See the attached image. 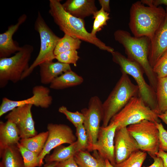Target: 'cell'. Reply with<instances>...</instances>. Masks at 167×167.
Instances as JSON below:
<instances>
[{
  "label": "cell",
  "mask_w": 167,
  "mask_h": 167,
  "mask_svg": "<svg viewBox=\"0 0 167 167\" xmlns=\"http://www.w3.org/2000/svg\"><path fill=\"white\" fill-rule=\"evenodd\" d=\"M60 0H49V13L54 22L64 34L92 44L100 49L111 54L113 48L107 45L96 36L88 32L84 19L76 17L67 12Z\"/></svg>",
  "instance_id": "obj_1"
},
{
  "label": "cell",
  "mask_w": 167,
  "mask_h": 167,
  "mask_svg": "<svg viewBox=\"0 0 167 167\" xmlns=\"http://www.w3.org/2000/svg\"><path fill=\"white\" fill-rule=\"evenodd\" d=\"M115 40L124 48L127 58L137 63L142 68L149 82L156 91L158 78L148 60L150 40L148 37H137L128 31L118 29L113 34Z\"/></svg>",
  "instance_id": "obj_2"
},
{
  "label": "cell",
  "mask_w": 167,
  "mask_h": 167,
  "mask_svg": "<svg viewBox=\"0 0 167 167\" xmlns=\"http://www.w3.org/2000/svg\"><path fill=\"white\" fill-rule=\"evenodd\" d=\"M165 9L161 6H145L140 1L133 3L130 11L129 27L134 36L151 39L164 21Z\"/></svg>",
  "instance_id": "obj_3"
},
{
  "label": "cell",
  "mask_w": 167,
  "mask_h": 167,
  "mask_svg": "<svg viewBox=\"0 0 167 167\" xmlns=\"http://www.w3.org/2000/svg\"><path fill=\"white\" fill-rule=\"evenodd\" d=\"M139 96L137 85L134 84L128 75L124 72L106 99L102 103V126L109 124L111 119L133 97Z\"/></svg>",
  "instance_id": "obj_4"
},
{
  "label": "cell",
  "mask_w": 167,
  "mask_h": 167,
  "mask_svg": "<svg viewBox=\"0 0 167 167\" xmlns=\"http://www.w3.org/2000/svg\"><path fill=\"white\" fill-rule=\"evenodd\" d=\"M111 54L113 61L119 65L121 72L130 75L135 80L139 88V96L147 106L158 114L156 92L145 80L144 73L141 67L118 51H114Z\"/></svg>",
  "instance_id": "obj_5"
},
{
  "label": "cell",
  "mask_w": 167,
  "mask_h": 167,
  "mask_svg": "<svg viewBox=\"0 0 167 167\" xmlns=\"http://www.w3.org/2000/svg\"><path fill=\"white\" fill-rule=\"evenodd\" d=\"M33 47L25 44L13 56L0 58V87H5L10 81L15 83L21 80L23 73L29 68Z\"/></svg>",
  "instance_id": "obj_6"
},
{
  "label": "cell",
  "mask_w": 167,
  "mask_h": 167,
  "mask_svg": "<svg viewBox=\"0 0 167 167\" xmlns=\"http://www.w3.org/2000/svg\"><path fill=\"white\" fill-rule=\"evenodd\" d=\"M144 120L160 122L157 113L147 106L142 99L138 96L132 98L113 117L110 122L116 124L117 128H120L127 127Z\"/></svg>",
  "instance_id": "obj_7"
},
{
  "label": "cell",
  "mask_w": 167,
  "mask_h": 167,
  "mask_svg": "<svg viewBox=\"0 0 167 167\" xmlns=\"http://www.w3.org/2000/svg\"><path fill=\"white\" fill-rule=\"evenodd\" d=\"M35 30L39 34L40 48L39 54L28 70L23 74L21 80L29 76L34 69L42 63L53 61L55 59L54 51L60 38L57 36L46 23L41 14L38 11L34 23Z\"/></svg>",
  "instance_id": "obj_8"
},
{
  "label": "cell",
  "mask_w": 167,
  "mask_h": 167,
  "mask_svg": "<svg viewBox=\"0 0 167 167\" xmlns=\"http://www.w3.org/2000/svg\"><path fill=\"white\" fill-rule=\"evenodd\" d=\"M141 150L151 156L159 150V131L156 123L146 120L127 127Z\"/></svg>",
  "instance_id": "obj_9"
},
{
  "label": "cell",
  "mask_w": 167,
  "mask_h": 167,
  "mask_svg": "<svg viewBox=\"0 0 167 167\" xmlns=\"http://www.w3.org/2000/svg\"><path fill=\"white\" fill-rule=\"evenodd\" d=\"M84 117L83 125L88 134L89 146L87 150L92 151L96 144L100 127V124L103 118L102 103L96 96L90 99L88 108L81 110Z\"/></svg>",
  "instance_id": "obj_10"
},
{
  "label": "cell",
  "mask_w": 167,
  "mask_h": 167,
  "mask_svg": "<svg viewBox=\"0 0 167 167\" xmlns=\"http://www.w3.org/2000/svg\"><path fill=\"white\" fill-rule=\"evenodd\" d=\"M47 128L48 137L43 150L38 156L39 167L44 164L43 159L52 149L63 144H71L77 140L71 128L66 124L49 123Z\"/></svg>",
  "instance_id": "obj_11"
},
{
  "label": "cell",
  "mask_w": 167,
  "mask_h": 167,
  "mask_svg": "<svg viewBox=\"0 0 167 167\" xmlns=\"http://www.w3.org/2000/svg\"><path fill=\"white\" fill-rule=\"evenodd\" d=\"M33 96L22 100L13 101L3 97L0 106V117L19 106L31 105L42 108H48L52 103L53 98L50 95V90L42 85L34 86L32 90Z\"/></svg>",
  "instance_id": "obj_12"
},
{
  "label": "cell",
  "mask_w": 167,
  "mask_h": 167,
  "mask_svg": "<svg viewBox=\"0 0 167 167\" xmlns=\"http://www.w3.org/2000/svg\"><path fill=\"white\" fill-rule=\"evenodd\" d=\"M32 106L31 105H26L18 107L5 117L7 120L15 125L21 139L32 137L37 134L31 112Z\"/></svg>",
  "instance_id": "obj_13"
},
{
  "label": "cell",
  "mask_w": 167,
  "mask_h": 167,
  "mask_svg": "<svg viewBox=\"0 0 167 167\" xmlns=\"http://www.w3.org/2000/svg\"><path fill=\"white\" fill-rule=\"evenodd\" d=\"M117 127V125L111 122L107 126H101L96 143L92 150L98 151L101 157L108 160L113 166L115 165L114 138Z\"/></svg>",
  "instance_id": "obj_14"
},
{
  "label": "cell",
  "mask_w": 167,
  "mask_h": 167,
  "mask_svg": "<svg viewBox=\"0 0 167 167\" xmlns=\"http://www.w3.org/2000/svg\"><path fill=\"white\" fill-rule=\"evenodd\" d=\"M139 150L137 143L128 131L127 127L117 128L114 138L115 164L122 162Z\"/></svg>",
  "instance_id": "obj_15"
},
{
  "label": "cell",
  "mask_w": 167,
  "mask_h": 167,
  "mask_svg": "<svg viewBox=\"0 0 167 167\" xmlns=\"http://www.w3.org/2000/svg\"><path fill=\"white\" fill-rule=\"evenodd\" d=\"M165 19L153 37L150 40L148 60L151 66L156 62L167 51V7Z\"/></svg>",
  "instance_id": "obj_16"
},
{
  "label": "cell",
  "mask_w": 167,
  "mask_h": 167,
  "mask_svg": "<svg viewBox=\"0 0 167 167\" xmlns=\"http://www.w3.org/2000/svg\"><path fill=\"white\" fill-rule=\"evenodd\" d=\"M27 19L26 14L22 15L18 19L16 24L9 26L7 30L0 34V58L10 57L21 49V47L14 42L12 37Z\"/></svg>",
  "instance_id": "obj_17"
},
{
  "label": "cell",
  "mask_w": 167,
  "mask_h": 167,
  "mask_svg": "<svg viewBox=\"0 0 167 167\" xmlns=\"http://www.w3.org/2000/svg\"><path fill=\"white\" fill-rule=\"evenodd\" d=\"M62 5L67 12L83 19L98 11L94 0H67Z\"/></svg>",
  "instance_id": "obj_18"
},
{
  "label": "cell",
  "mask_w": 167,
  "mask_h": 167,
  "mask_svg": "<svg viewBox=\"0 0 167 167\" xmlns=\"http://www.w3.org/2000/svg\"><path fill=\"white\" fill-rule=\"evenodd\" d=\"M39 66L41 82L44 84H50L58 77L67 71L71 70L70 64L58 61L45 62Z\"/></svg>",
  "instance_id": "obj_19"
},
{
  "label": "cell",
  "mask_w": 167,
  "mask_h": 167,
  "mask_svg": "<svg viewBox=\"0 0 167 167\" xmlns=\"http://www.w3.org/2000/svg\"><path fill=\"white\" fill-rule=\"evenodd\" d=\"M20 137L15 125L7 120L0 122V150L11 145H17Z\"/></svg>",
  "instance_id": "obj_20"
},
{
  "label": "cell",
  "mask_w": 167,
  "mask_h": 167,
  "mask_svg": "<svg viewBox=\"0 0 167 167\" xmlns=\"http://www.w3.org/2000/svg\"><path fill=\"white\" fill-rule=\"evenodd\" d=\"M0 163L4 167H25L23 158L17 145L0 150Z\"/></svg>",
  "instance_id": "obj_21"
},
{
  "label": "cell",
  "mask_w": 167,
  "mask_h": 167,
  "mask_svg": "<svg viewBox=\"0 0 167 167\" xmlns=\"http://www.w3.org/2000/svg\"><path fill=\"white\" fill-rule=\"evenodd\" d=\"M83 78L72 70L67 71L55 79L50 84V88L60 90L81 84Z\"/></svg>",
  "instance_id": "obj_22"
},
{
  "label": "cell",
  "mask_w": 167,
  "mask_h": 167,
  "mask_svg": "<svg viewBox=\"0 0 167 167\" xmlns=\"http://www.w3.org/2000/svg\"><path fill=\"white\" fill-rule=\"evenodd\" d=\"M94 151V156L86 150L76 152L74 158L79 167H106L105 160L99 155L97 151Z\"/></svg>",
  "instance_id": "obj_23"
},
{
  "label": "cell",
  "mask_w": 167,
  "mask_h": 167,
  "mask_svg": "<svg viewBox=\"0 0 167 167\" xmlns=\"http://www.w3.org/2000/svg\"><path fill=\"white\" fill-rule=\"evenodd\" d=\"M78 151L76 141L67 146L61 145L55 148L51 154L46 155L45 161L46 163L64 161L74 157Z\"/></svg>",
  "instance_id": "obj_24"
},
{
  "label": "cell",
  "mask_w": 167,
  "mask_h": 167,
  "mask_svg": "<svg viewBox=\"0 0 167 167\" xmlns=\"http://www.w3.org/2000/svg\"><path fill=\"white\" fill-rule=\"evenodd\" d=\"M48 134V131L43 132L32 137L21 139L19 143L24 148L39 155L43 149Z\"/></svg>",
  "instance_id": "obj_25"
},
{
  "label": "cell",
  "mask_w": 167,
  "mask_h": 167,
  "mask_svg": "<svg viewBox=\"0 0 167 167\" xmlns=\"http://www.w3.org/2000/svg\"><path fill=\"white\" fill-rule=\"evenodd\" d=\"M156 92L158 115L167 110V76L158 79Z\"/></svg>",
  "instance_id": "obj_26"
},
{
  "label": "cell",
  "mask_w": 167,
  "mask_h": 167,
  "mask_svg": "<svg viewBox=\"0 0 167 167\" xmlns=\"http://www.w3.org/2000/svg\"><path fill=\"white\" fill-rule=\"evenodd\" d=\"M82 41L67 35L64 34L58 41L54 51L56 56L62 53L71 50L79 49Z\"/></svg>",
  "instance_id": "obj_27"
},
{
  "label": "cell",
  "mask_w": 167,
  "mask_h": 167,
  "mask_svg": "<svg viewBox=\"0 0 167 167\" xmlns=\"http://www.w3.org/2000/svg\"><path fill=\"white\" fill-rule=\"evenodd\" d=\"M109 15V13L105 11L101 8L94 14L92 18L94 20L90 32L92 35L96 36V33L107 25V22L110 18Z\"/></svg>",
  "instance_id": "obj_28"
},
{
  "label": "cell",
  "mask_w": 167,
  "mask_h": 167,
  "mask_svg": "<svg viewBox=\"0 0 167 167\" xmlns=\"http://www.w3.org/2000/svg\"><path fill=\"white\" fill-rule=\"evenodd\" d=\"M147 156L146 152L141 150L132 154L122 162L115 164L114 167H141Z\"/></svg>",
  "instance_id": "obj_29"
},
{
  "label": "cell",
  "mask_w": 167,
  "mask_h": 167,
  "mask_svg": "<svg viewBox=\"0 0 167 167\" xmlns=\"http://www.w3.org/2000/svg\"><path fill=\"white\" fill-rule=\"evenodd\" d=\"M17 145L23 158L25 167H39L38 154L24 148L19 142Z\"/></svg>",
  "instance_id": "obj_30"
},
{
  "label": "cell",
  "mask_w": 167,
  "mask_h": 167,
  "mask_svg": "<svg viewBox=\"0 0 167 167\" xmlns=\"http://www.w3.org/2000/svg\"><path fill=\"white\" fill-rule=\"evenodd\" d=\"M59 112L64 114L67 119L75 127L83 124L84 117L82 112L78 111L72 112L69 110L64 106H60L58 109Z\"/></svg>",
  "instance_id": "obj_31"
},
{
  "label": "cell",
  "mask_w": 167,
  "mask_h": 167,
  "mask_svg": "<svg viewBox=\"0 0 167 167\" xmlns=\"http://www.w3.org/2000/svg\"><path fill=\"white\" fill-rule=\"evenodd\" d=\"M76 130L78 151L87 150L89 146V140L84 125H80L76 127Z\"/></svg>",
  "instance_id": "obj_32"
},
{
  "label": "cell",
  "mask_w": 167,
  "mask_h": 167,
  "mask_svg": "<svg viewBox=\"0 0 167 167\" xmlns=\"http://www.w3.org/2000/svg\"><path fill=\"white\" fill-rule=\"evenodd\" d=\"M152 69L158 79L167 76V51L157 61Z\"/></svg>",
  "instance_id": "obj_33"
},
{
  "label": "cell",
  "mask_w": 167,
  "mask_h": 167,
  "mask_svg": "<svg viewBox=\"0 0 167 167\" xmlns=\"http://www.w3.org/2000/svg\"><path fill=\"white\" fill-rule=\"evenodd\" d=\"M79 58L77 50H73L67 51L55 56V59L62 63L74 65L77 66V62Z\"/></svg>",
  "instance_id": "obj_34"
},
{
  "label": "cell",
  "mask_w": 167,
  "mask_h": 167,
  "mask_svg": "<svg viewBox=\"0 0 167 167\" xmlns=\"http://www.w3.org/2000/svg\"><path fill=\"white\" fill-rule=\"evenodd\" d=\"M156 124L159 131V149L167 152V131L160 122Z\"/></svg>",
  "instance_id": "obj_35"
},
{
  "label": "cell",
  "mask_w": 167,
  "mask_h": 167,
  "mask_svg": "<svg viewBox=\"0 0 167 167\" xmlns=\"http://www.w3.org/2000/svg\"><path fill=\"white\" fill-rule=\"evenodd\" d=\"M55 167H79L74 157L64 161L58 162Z\"/></svg>",
  "instance_id": "obj_36"
},
{
  "label": "cell",
  "mask_w": 167,
  "mask_h": 167,
  "mask_svg": "<svg viewBox=\"0 0 167 167\" xmlns=\"http://www.w3.org/2000/svg\"><path fill=\"white\" fill-rule=\"evenodd\" d=\"M153 159L154 162L150 166L148 167H164L163 161L162 159L156 155L151 156Z\"/></svg>",
  "instance_id": "obj_37"
},
{
  "label": "cell",
  "mask_w": 167,
  "mask_h": 167,
  "mask_svg": "<svg viewBox=\"0 0 167 167\" xmlns=\"http://www.w3.org/2000/svg\"><path fill=\"white\" fill-rule=\"evenodd\" d=\"M155 155L162 159L164 167H167V152L159 149L158 152L155 154Z\"/></svg>",
  "instance_id": "obj_38"
},
{
  "label": "cell",
  "mask_w": 167,
  "mask_h": 167,
  "mask_svg": "<svg viewBox=\"0 0 167 167\" xmlns=\"http://www.w3.org/2000/svg\"><path fill=\"white\" fill-rule=\"evenodd\" d=\"M99 4L102 8L105 11L109 13L110 11L109 6L110 0H99Z\"/></svg>",
  "instance_id": "obj_39"
},
{
  "label": "cell",
  "mask_w": 167,
  "mask_h": 167,
  "mask_svg": "<svg viewBox=\"0 0 167 167\" xmlns=\"http://www.w3.org/2000/svg\"><path fill=\"white\" fill-rule=\"evenodd\" d=\"M152 3L153 6L156 7L161 5L167 6V0H152Z\"/></svg>",
  "instance_id": "obj_40"
},
{
  "label": "cell",
  "mask_w": 167,
  "mask_h": 167,
  "mask_svg": "<svg viewBox=\"0 0 167 167\" xmlns=\"http://www.w3.org/2000/svg\"><path fill=\"white\" fill-rule=\"evenodd\" d=\"M158 117L167 125V110L164 113L158 114Z\"/></svg>",
  "instance_id": "obj_41"
},
{
  "label": "cell",
  "mask_w": 167,
  "mask_h": 167,
  "mask_svg": "<svg viewBox=\"0 0 167 167\" xmlns=\"http://www.w3.org/2000/svg\"><path fill=\"white\" fill-rule=\"evenodd\" d=\"M58 162H54L48 163H46L44 167H55L57 164Z\"/></svg>",
  "instance_id": "obj_42"
},
{
  "label": "cell",
  "mask_w": 167,
  "mask_h": 167,
  "mask_svg": "<svg viewBox=\"0 0 167 167\" xmlns=\"http://www.w3.org/2000/svg\"><path fill=\"white\" fill-rule=\"evenodd\" d=\"M105 161L106 163V167H114L108 160L106 159Z\"/></svg>",
  "instance_id": "obj_43"
},
{
  "label": "cell",
  "mask_w": 167,
  "mask_h": 167,
  "mask_svg": "<svg viewBox=\"0 0 167 167\" xmlns=\"http://www.w3.org/2000/svg\"><path fill=\"white\" fill-rule=\"evenodd\" d=\"M0 167H4V166L1 163H0Z\"/></svg>",
  "instance_id": "obj_44"
}]
</instances>
